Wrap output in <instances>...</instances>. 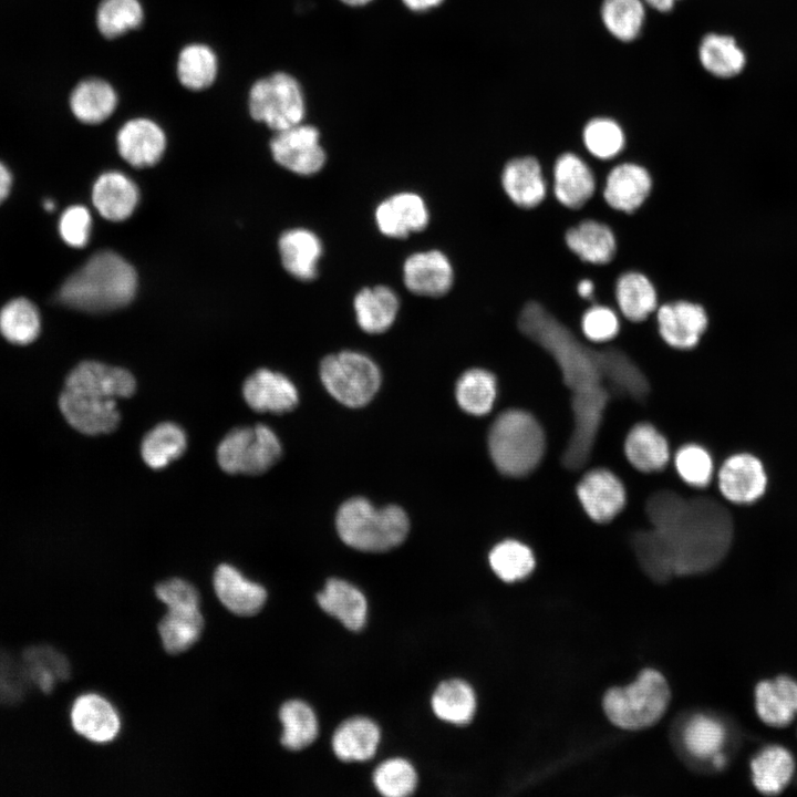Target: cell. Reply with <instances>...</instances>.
Segmentation results:
<instances>
[{"label": "cell", "instance_id": "6da1fadb", "mask_svg": "<svg viewBox=\"0 0 797 797\" xmlns=\"http://www.w3.org/2000/svg\"><path fill=\"white\" fill-rule=\"evenodd\" d=\"M517 325L525 337L551 355L570 387L575 426L562 462L566 467L578 469L591 453L611 394L603 350L587 346L573 328L535 299L521 306Z\"/></svg>", "mask_w": 797, "mask_h": 797}, {"label": "cell", "instance_id": "7a4b0ae2", "mask_svg": "<svg viewBox=\"0 0 797 797\" xmlns=\"http://www.w3.org/2000/svg\"><path fill=\"white\" fill-rule=\"evenodd\" d=\"M646 513L675 573L708 570L728 551L733 519L713 498L684 499L669 490L659 491L648 500Z\"/></svg>", "mask_w": 797, "mask_h": 797}, {"label": "cell", "instance_id": "3957f363", "mask_svg": "<svg viewBox=\"0 0 797 797\" xmlns=\"http://www.w3.org/2000/svg\"><path fill=\"white\" fill-rule=\"evenodd\" d=\"M133 374L97 361L79 363L68 374L59 396L64 420L77 432L100 435L113 432L121 421L116 398L135 393Z\"/></svg>", "mask_w": 797, "mask_h": 797}, {"label": "cell", "instance_id": "277c9868", "mask_svg": "<svg viewBox=\"0 0 797 797\" xmlns=\"http://www.w3.org/2000/svg\"><path fill=\"white\" fill-rule=\"evenodd\" d=\"M133 266L111 250L94 253L58 290L56 300L75 310L101 313L122 308L134 298Z\"/></svg>", "mask_w": 797, "mask_h": 797}, {"label": "cell", "instance_id": "5b68a950", "mask_svg": "<svg viewBox=\"0 0 797 797\" xmlns=\"http://www.w3.org/2000/svg\"><path fill=\"white\" fill-rule=\"evenodd\" d=\"M488 448L500 473L521 477L531 473L541 462L546 451L545 432L530 413L509 410L493 423Z\"/></svg>", "mask_w": 797, "mask_h": 797}, {"label": "cell", "instance_id": "8992f818", "mask_svg": "<svg viewBox=\"0 0 797 797\" xmlns=\"http://www.w3.org/2000/svg\"><path fill=\"white\" fill-rule=\"evenodd\" d=\"M340 538L362 551L380 552L398 546L408 532V518L398 506L375 508L369 500H346L337 514Z\"/></svg>", "mask_w": 797, "mask_h": 797}, {"label": "cell", "instance_id": "52a82bcc", "mask_svg": "<svg viewBox=\"0 0 797 797\" xmlns=\"http://www.w3.org/2000/svg\"><path fill=\"white\" fill-rule=\"evenodd\" d=\"M670 697L664 676L653 669H645L632 684L610 689L603 696V710L614 725L638 731L652 726L662 717Z\"/></svg>", "mask_w": 797, "mask_h": 797}, {"label": "cell", "instance_id": "ba28073f", "mask_svg": "<svg viewBox=\"0 0 797 797\" xmlns=\"http://www.w3.org/2000/svg\"><path fill=\"white\" fill-rule=\"evenodd\" d=\"M320 377L327 391L350 407L368 404L381 384L377 365L365 354L355 351L327 355L320 364Z\"/></svg>", "mask_w": 797, "mask_h": 797}, {"label": "cell", "instance_id": "9c48e42d", "mask_svg": "<svg viewBox=\"0 0 797 797\" xmlns=\"http://www.w3.org/2000/svg\"><path fill=\"white\" fill-rule=\"evenodd\" d=\"M281 444L267 425L242 426L231 429L217 447V462L228 474L259 475L280 458Z\"/></svg>", "mask_w": 797, "mask_h": 797}, {"label": "cell", "instance_id": "30bf717a", "mask_svg": "<svg viewBox=\"0 0 797 797\" xmlns=\"http://www.w3.org/2000/svg\"><path fill=\"white\" fill-rule=\"evenodd\" d=\"M249 112L275 132L302 123L306 105L300 84L284 72L258 80L249 92Z\"/></svg>", "mask_w": 797, "mask_h": 797}, {"label": "cell", "instance_id": "8fae6325", "mask_svg": "<svg viewBox=\"0 0 797 797\" xmlns=\"http://www.w3.org/2000/svg\"><path fill=\"white\" fill-rule=\"evenodd\" d=\"M654 320L660 339L677 351L697 346L710 324L707 309L701 302L687 299L660 303Z\"/></svg>", "mask_w": 797, "mask_h": 797}, {"label": "cell", "instance_id": "7c38bea8", "mask_svg": "<svg viewBox=\"0 0 797 797\" xmlns=\"http://www.w3.org/2000/svg\"><path fill=\"white\" fill-rule=\"evenodd\" d=\"M270 151L280 166L302 176L319 173L327 162L318 128L302 123L276 132Z\"/></svg>", "mask_w": 797, "mask_h": 797}, {"label": "cell", "instance_id": "4fadbf2b", "mask_svg": "<svg viewBox=\"0 0 797 797\" xmlns=\"http://www.w3.org/2000/svg\"><path fill=\"white\" fill-rule=\"evenodd\" d=\"M652 185V176L643 165L621 161L610 167L597 192L610 208L631 214L644 204Z\"/></svg>", "mask_w": 797, "mask_h": 797}, {"label": "cell", "instance_id": "5bb4252c", "mask_svg": "<svg viewBox=\"0 0 797 797\" xmlns=\"http://www.w3.org/2000/svg\"><path fill=\"white\" fill-rule=\"evenodd\" d=\"M550 186L552 196L561 206L579 210L596 194L597 179L587 159L566 151L553 162Z\"/></svg>", "mask_w": 797, "mask_h": 797}, {"label": "cell", "instance_id": "9a60e30c", "mask_svg": "<svg viewBox=\"0 0 797 797\" xmlns=\"http://www.w3.org/2000/svg\"><path fill=\"white\" fill-rule=\"evenodd\" d=\"M500 187L508 200L519 209L539 206L549 194V183L540 161L532 155L508 159L500 170Z\"/></svg>", "mask_w": 797, "mask_h": 797}, {"label": "cell", "instance_id": "2e32d148", "mask_svg": "<svg viewBox=\"0 0 797 797\" xmlns=\"http://www.w3.org/2000/svg\"><path fill=\"white\" fill-rule=\"evenodd\" d=\"M374 221L379 231L385 237L402 239L427 227L429 210L421 195L400 192L377 204Z\"/></svg>", "mask_w": 797, "mask_h": 797}, {"label": "cell", "instance_id": "e0dca14e", "mask_svg": "<svg viewBox=\"0 0 797 797\" xmlns=\"http://www.w3.org/2000/svg\"><path fill=\"white\" fill-rule=\"evenodd\" d=\"M454 268L441 250H422L410 255L402 267L404 286L421 297L437 298L446 294L454 283Z\"/></svg>", "mask_w": 797, "mask_h": 797}, {"label": "cell", "instance_id": "ac0fdd59", "mask_svg": "<svg viewBox=\"0 0 797 797\" xmlns=\"http://www.w3.org/2000/svg\"><path fill=\"white\" fill-rule=\"evenodd\" d=\"M577 497L584 513L596 522L612 520L625 506L622 482L605 468L587 472L577 485Z\"/></svg>", "mask_w": 797, "mask_h": 797}, {"label": "cell", "instance_id": "d6986e66", "mask_svg": "<svg viewBox=\"0 0 797 797\" xmlns=\"http://www.w3.org/2000/svg\"><path fill=\"white\" fill-rule=\"evenodd\" d=\"M717 480L723 497L734 504H752L764 495L767 487L762 462L748 453L734 454L725 459Z\"/></svg>", "mask_w": 797, "mask_h": 797}, {"label": "cell", "instance_id": "ffe728a7", "mask_svg": "<svg viewBox=\"0 0 797 797\" xmlns=\"http://www.w3.org/2000/svg\"><path fill=\"white\" fill-rule=\"evenodd\" d=\"M242 396L256 412L286 413L299 401L294 384L286 375L268 369L257 370L246 379Z\"/></svg>", "mask_w": 797, "mask_h": 797}, {"label": "cell", "instance_id": "44dd1931", "mask_svg": "<svg viewBox=\"0 0 797 797\" xmlns=\"http://www.w3.org/2000/svg\"><path fill=\"white\" fill-rule=\"evenodd\" d=\"M70 720L79 735L99 744L113 741L121 728L116 710L95 693L82 694L73 702Z\"/></svg>", "mask_w": 797, "mask_h": 797}, {"label": "cell", "instance_id": "7402d4cb", "mask_svg": "<svg viewBox=\"0 0 797 797\" xmlns=\"http://www.w3.org/2000/svg\"><path fill=\"white\" fill-rule=\"evenodd\" d=\"M116 142L122 158L138 168L156 164L166 147L163 130L144 117L126 122L120 128Z\"/></svg>", "mask_w": 797, "mask_h": 797}, {"label": "cell", "instance_id": "603a6c76", "mask_svg": "<svg viewBox=\"0 0 797 797\" xmlns=\"http://www.w3.org/2000/svg\"><path fill=\"white\" fill-rule=\"evenodd\" d=\"M214 589L222 605L237 615L258 613L267 600V591L261 584L248 580L227 563L219 565L215 570Z\"/></svg>", "mask_w": 797, "mask_h": 797}, {"label": "cell", "instance_id": "cb8c5ba5", "mask_svg": "<svg viewBox=\"0 0 797 797\" xmlns=\"http://www.w3.org/2000/svg\"><path fill=\"white\" fill-rule=\"evenodd\" d=\"M568 249L581 261L596 266L608 265L617 251L613 229L604 221L584 218L565 232Z\"/></svg>", "mask_w": 797, "mask_h": 797}, {"label": "cell", "instance_id": "d4e9b609", "mask_svg": "<svg viewBox=\"0 0 797 797\" xmlns=\"http://www.w3.org/2000/svg\"><path fill=\"white\" fill-rule=\"evenodd\" d=\"M283 268L301 281H311L318 276L323 246L317 234L304 228L284 231L278 242Z\"/></svg>", "mask_w": 797, "mask_h": 797}, {"label": "cell", "instance_id": "484cf974", "mask_svg": "<svg viewBox=\"0 0 797 797\" xmlns=\"http://www.w3.org/2000/svg\"><path fill=\"white\" fill-rule=\"evenodd\" d=\"M617 310L624 320L639 323L654 314L659 297L653 281L643 272L628 270L619 275L614 286Z\"/></svg>", "mask_w": 797, "mask_h": 797}, {"label": "cell", "instance_id": "4316f807", "mask_svg": "<svg viewBox=\"0 0 797 797\" xmlns=\"http://www.w3.org/2000/svg\"><path fill=\"white\" fill-rule=\"evenodd\" d=\"M139 198L135 183L120 172H106L92 188V201L99 214L111 221L128 218Z\"/></svg>", "mask_w": 797, "mask_h": 797}, {"label": "cell", "instance_id": "83f0119b", "mask_svg": "<svg viewBox=\"0 0 797 797\" xmlns=\"http://www.w3.org/2000/svg\"><path fill=\"white\" fill-rule=\"evenodd\" d=\"M356 323L366 333L377 334L389 330L400 310V298L387 286L362 288L353 299Z\"/></svg>", "mask_w": 797, "mask_h": 797}, {"label": "cell", "instance_id": "f1b7e54d", "mask_svg": "<svg viewBox=\"0 0 797 797\" xmlns=\"http://www.w3.org/2000/svg\"><path fill=\"white\" fill-rule=\"evenodd\" d=\"M759 718L769 726H787L797 715V682L789 676L762 681L755 687Z\"/></svg>", "mask_w": 797, "mask_h": 797}, {"label": "cell", "instance_id": "f546056e", "mask_svg": "<svg viewBox=\"0 0 797 797\" xmlns=\"http://www.w3.org/2000/svg\"><path fill=\"white\" fill-rule=\"evenodd\" d=\"M322 610L338 619L350 630H360L366 620L368 603L364 594L353 584L330 579L322 591L317 594Z\"/></svg>", "mask_w": 797, "mask_h": 797}, {"label": "cell", "instance_id": "4dcf8cb0", "mask_svg": "<svg viewBox=\"0 0 797 797\" xmlns=\"http://www.w3.org/2000/svg\"><path fill=\"white\" fill-rule=\"evenodd\" d=\"M624 454L630 464L643 473L663 469L670 460V447L664 435L650 423H639L628 433Z\"/></svg>", "mask_w": 797, "mask_h": 797}, {"label": "cell", "instance_id": "1f68e13d", "mask_svg": "<svg viewBox=\"0 0 797 797\" xmlns=\"http://www.w3.org/2000/svg\"><path fill=\"white\" fill-rule=\"evenodd\" d=\"M379 726L366 717H352L334 732L332 748L344 762H364L372 758L380 743Z\"/></svg>", "mask_w": 797, "mask_h": 797}, {"label": "cell", "instance_id": "d6a6232c", "mask_svg": "<svg viewBox=\"0 0 797 797\" xmlns=\"http://www.w3.org/2000/svg\"><path fill=\"white\" fill-rule=\"evenodd\" d=\"M20 660L31 686L43 693H51L58 683L66 681L71 675L68 659L50 645L29 646Z\"/></svg>", "mask_w": 797, "mask_h": 797}, {"label": "cell", "instance_id": "836d02e7", "mask_svg": "<svg viewBox=\"0 0 797 797\" xmlns=\"http://www.w3.org/2000/svg\"><path fill=\"white\" fill-rule=\"evenodd\" d=\"M117 105L113 86L102 79L81 81L70 95L73 115L85 124H100L112 115Z\"/></svg>", "mask_w": 797, "mask_h": 797}, {"label": "cell", "instance_id": "e575fe53", "mask_svg": "<svg viewBox=\"0 0 797 797\" xmlns=\"http://www.w3.org/2000/svg\"><path fill=\"white\" fill-rule=\"evenodd\" d=\"M755 788L764 795H777L789 784L795 760L789 751L779 745L764 747L751 762Z\"/></svg>", "mask_w": 797, "mask_h": 797}, {"label": "cell", "instance_id": "d590c367", "mask_svg": "<svg viewBox=\"0 0 797 797\" xmlns=\"http://www.w3.org/2000/svg\"><path fill=\"white\" fill-rule=\"evenodd\" d=\"M204 630V617L199 608L167 609L158 624L164 649L179 654L192 648Z\"/></svg>", "mask_w": 797, "mask_h": 797}, {"label": "cell", "instance_id": "8d00e7d4", "mask_svg": "<svg viewBox=\"0 0 797 797\" xmlns=\"http://www.w3.org/2000/svg\"><path fill=\"white\" fill-rule=\"evenodd\" d=\"M187 447L185 431L175 423L164 422L153 427L142 439L141 455L153 469H162L179 458Z\"/></svg>", "mask_w": 797, "mask_h": 797}, {"label": "cell", "instance_id": "74e56055", "mask_svg": "<svg viewBox=\"0 0 797 797\" xmlns=\"http://www.w3.org/2000/svg\"><path fill=\"white\" fill-rule=\"evenodd\" d=\"M434 713L441 720L456 725L472 721L476 711V696L472 686L460 680L441 683L432 697Z\"/></svg>", "mask_w": 797, "mask_h": 797}, {"label": "cell", "instance_id": "f35d334b", "mask_svg": "<svg viewBox=\"0 0 797 797\" xmlns=\"http://www.w3.org/2000/svg\"><path fill=\"white\" fill-rule=\"evenodd\" d=\"M218 61L206 44L186 45L178 55L177 76L183 86L192 91L209 87L217 75Z\"/></svg>", "mask_w": 797, "mask_h": 797}, {"label": "cell", "instance_id": "ab89813d", "mask_svg": "<svg viewBox=\"0 0 797 797\" xmlns=\"http://www.w3.org/2000/svg\"><path fill=\"white\" fill-rule=\"evenodd\" d=\"M456 400L467 413L482 416L490 412L497 395L496 377L489 371L472 369L456 384Z\"/></svg>", "mask_w": 797, "mask_h": 797}, {"label": "cell", "instance_id": "60d3db41", "mask_svg": "<svg viewBox=\"0 0 797 797\" xmlns=\"http://www.w3.org/2000/svg\"><path fill=\"white\" fill-rule=\"evenodd\" d=\"M279 718L283 726L281 744L290 751H300L309 746L318 736L317 716L303 701L291 700L283 703Z\"/></svg>", "mask_w": 797, "mask_h": 797}, {"label": "cell", "instance_id": "b9f144b4", "mask_svg": "<svg viewBox=\"0 0 797 797\" xmlns=\"http://www.w3.org/2000/svg\"><path fill=\"white\" fill-rule=\"evenodd\" d=\"M40 329L39 311L25 298L13 299L0 310V333L10 343L27 345L38 338Z\"/></svg>", "mask_w": 797, "mask_h": 797}, {"label": "cell", "instance_id": "7bdbcfd3", "mask_svg": "<svg viewBox=\"0 0 797 797\" xmlns=\"http://www.w3.org/2000/svg\"><path fill=\"white\" fill-rule=\"evenodd\" d=\"M700 61L704 69L715 76L731 77L745 65V55L735 40L727 35L711 33L700 45Z\"/></svg>", "mask_w": 797, "mask_h": 797}, {"label": "cell", "instance_id": "ee69618b", "mask_svg": "<svg viewBox=\"0 0 797 797\" xmlns=\"http://www.w3.org/2000/svg\"><path fill=\"white\" fill-rule=\"evenodd\" d=\"M582 144L596 159L611 162L623 152L625 135L614 120L594 117L582 130Z\"/></svg>", "mask_w": 797, "mask_h": 797}, {"label": "cell", "instance_id": "f6af8a7d", "mask_svg": "<svg viewBox=\"0 0 797 797\" xmlns=\"http://www.w3.org/2000/svg\"><path fill=\"white\" fill-rule=\"evenodd\" d=\"M535 563L531 549L514 539L497 544L489 553L491 569L506 582L526 578L534 570Z\"/></svg>", "mask_w": 797, "mask_h": 797}, {"label": "cell", "instance_id": "bcb514c9", "mask_svg": "<svg viewBox=\"0 0 797 797\" xmlns=\"http://www.w3.org/2000/svg\"><path fill=\"white\" fill-rule=\"evenodd\" d=\"M144 19L138 0H102L96 12V24L107 39H115L138 28Z\"/></svg>", "mask_w": 797, "mask_h": 797}, {"label": "cell", "instance_id": "7dc6e473", "mask_svg": "<svg viewBox=\"0 0 797 797\" xmlns=\"http://www.w3.org/2000/svg\"><path fill=\"white\" fill-rule=\"evenodd\" d=\"M644 6L641 0H604L601 7L602 21L617 39L634 40L644 22Z\"/></svg>", "mask_w": 797, "mask_h": 797}, {"label": "cell", "instance_id": "c3c4849f", "mask_svg": "<svg viewBox=\"0 0 797 797\" xmlns=\"http://www.w3.org/2000/svg\"><path fill=\"white\" fill-rule=\"evenodd\" d=\"M725 738L724 725L706 715L694 716L684 729L685 746L692 755L698 758L712 757L718 753Z\"/></svg>", "mask_w": 797, "mask_h": 797}, {"label": "cell", "instance_id": "681fc988", "mask_svg": "<svg viewBox=\"0 0 797 797\" xmlns=\"http://www.w3.org/2000/svg\"><path fill=\"white\" fill-rule=\"evenodd\" d=\"M376 789L386 797L411 795L417 783L414 767L405 759L393 758L382 763L373 774Z\"/></svg>", "mask_w": 797, "mask_h": 797}, {"label": "cell", "instance_id": "f907efd6", "mask_svg": "<svg viewBox=\"0 0 797 797\" xmlns=\"http://www.w3.org/2000/svg\"><path fill=\"white\" fill-rule=\"evenodd\" d=\"M674 465L680 477L690 486L705 487L713 477L714 465L710 453L697 444H686L675 454Z\"/></svg>", "mask_w": 797, "mask_h": 797}, {"label": "cell", "instance_id": "816d5d0a", "mask_svg": "<svg viewBox=\"0 0 797 797\" xmlns=\"http://www.w3.org/2000/svg\"><path fill=\"white\" fill-rule=\"evenodd\" d=\"M621 330L618 310L603 303L589 306L580 319V332L592 343H604L615 339Z\"/></svg>", "mask_w": 797, "mask_h": 797}, {"label": "cell", "instance_id": "f5cc1de1", "mask_svg": "<svg viewBox=\"0 0 797 797\" xmlns=\"http://www.w3.org/2000/svg\"><path fill=\"white\" fill-rule=\"evenodd\" d=\"M30 687L20 658L0 649V705L19 703Z\"/></svg>", "mask_w": 797, "mask_h": 797}, {"label": "cell", "instance_id": "db71d44e", "mask_svg": "<svg viewBox=\"0 0 797 797\" xmlns=\"http://www.w3.org/2000/svg\"><path fill=\"white\" fill-rule=\"evenodd\" d=\"M633 546L641 563L654 578L664 579L673 572L667 552L653 529L636 532Z\"/></svg>", "mask_w": 797, "mask_h": 797}, {"label": "cell", "instance_id": "11a10c76", "mask_svg": "<svg viewBox=\"0 0 797 797\" xmlns=\"http://www.w3.org/2000/svg\"><path fill=\"white\" fill-rule=\"evenodd\" d=\"M92 218L89 209L82 205L68 207L59 220V232L64 242L74 248H83L90 239Z\"/></svg>", "mask_w": 797, "mask_h": 797}, {"label": "cell", "instance_id": "9f6ffc18", "mask_svg": "<svg viewBox=\"0 0 797 797\" xmlns=\"http://www.w3.org/2000/svg\"><path fill=\"white\" fill-rule=\"evenodd\" d=\"M155 593L167 609L199 608L200 604L197 589L179 578L159 582L155 587Z\"/></svg>", "mask_w": 797, "mask_h": 797}, {"label": "cell", "instance_id": "6f0895ef", "mask_svg": "<svg viewBox=\"0 0 797 797\" xmlns=\"http://www.w3.org/2000/svg\"><path fill=\"white\" fill-rule=\"evenodd\" d=\"M576 291L589 306L597 303L596 283L590 277L580 278L576 283Z\"/></svg>", "mask_w": 797, "mask_h": 797}, {"label": "cell", "instance_id": "680465c9", "mask_svg": "<svg viewBox=\"0 0 797 797\" xmlns=\"http://www.w3.org/2000/svg\"><path fill=\"white\" fill-rule=\"evenodd\" d=\"M12 184V176L8 167L0 162V204L7 198L10 193Z\"/></svg>", "mask_w": 797, "mask_h": 797}, {"label": "cell", "instance_id": "91938a15", "mask_svg": "<svg viewBox=\"0 0 797 797\" xmlns=\"http://www.w3.org/2000/svg\"><path fill=\"white\" fill-rule=\"evenodd\" d=\"M413 11H426L439 6L443 0H402Z\"/></svg>", "mask_w": 797, "mask_h": 797}, {"label": "cell", "instance_id": "94428289", "mask_svg": "<svg viewBox=\"0 0 797 797\" xmlns=\"http://www.w3.org/2000/svg\"><path fill=\"white\" fill-rule=\"evenodd\" d=\"M650 7L661 12L670 11L676 0H644Z\"/></svg>", "mask_w": 797, "mask_h": 797}, {"label": "cell", "instance_id": "6125c7cd", "mask_svg": "<svg viewBox=\"0 0 797 797\" xmlns=\"http://www.w3.org/2000/svg\"><path fill=\"white\" fill-rule=\"evenodd\" d=\"M712 758H713V765H714L716 768L720 769V768L724 767V765H725V763H726V759H725L724 755L721 754V752L714 754V755L712 756Z\"/></svg>", "mask_w": 797, "mask_h": 797}, {"label": "cell", "instance_id": "be15d7a7", "mask_svg": "<svg viewBox=\"0 0 797 797\" xmlns=\"http://www.w3.org/2000/svg\"><path fill=\"white\" fill-rule=\"evenodd\" d=\"M343 3L351 6V7H361L364 6L372 0H341Z\"/></svg>", "mask_w": 797, "mask_h": 797}, {"label": "cell", "instance_id": "e7e4bbea", "mask_svg": "<svg viewBox=\"0 0 797 797\" xmlns=\"http://www.w3.org/2000/svg\"><path fill=\"white\" fill-rule=\"evenodd\" d=\"M43 206H44V208H45L46 210H49V211H51V210H53V209L55 208V204H54V201L51 200V199H45L44 203H43Z\"/></svg>", "mask_w": 797, "mask_h": 797}]
</instances>
